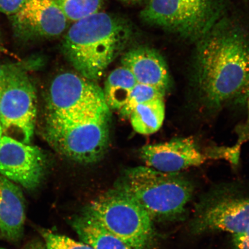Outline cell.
<instances>
[{"mask_svg": "<svg viewBox=\"0 0 249 249\" xmlns=\"http://www.w3.org/2000/svg\"><path fill=\"white\" fill-rule=\"evenodd\" d=\"M195 83L208 107L238 98L249 82V41L235 30L216 31L198 52Z\"/></svg>", "mask_w": 249, "mask_h": 249, "instance_id": "obj_1", "label": "cell"}, {"mask_svg": "<svg viewBox=\"0 0 249 249\" xmlns=\"http://www.w3.org/2000/svg\"><path fill=\"white\" fill-rule=\"evenodd\" d=\"M132 24L120 16L99 12L74 22L62 51L80 75L97 80L131 41Z\"/></svg>", "mask_w": 249, "mask_h": 249, "instance_id": "obj_2", "label": "cell"}, {"mask_svg": "<svg viewBox=\"0 0 249 249\" xmlns=\"http://www.w3.org/2000/svg\"><path fill=\"white\" fill-rule=\"evenodd\" d=\"M110 110L105 104L76 113L45 114L43 138L68 160L82 164L95 163L104 157L108 148Z\"/></svg>", "mask_w": 249, "mask_h": 249, "instance_id": "obj_3", "label": "cell"}, {"mask_svg": "<svg viewBox=\"0 0 249 249\" xmlns=\"http://www.w3.org/2000/svg\"><path fill=\"white\" fill-rule=\"evenodd\" d=\"M144 208L152 220L176 222L184 219L194 185L180 173H164L146 166L124 171L116 186Z\"/></svg>", "mask_w": 249, "mask_h": 249, "instance_id": "obj_4", "label": "cell"}, {"mask_svg": "<svg viewBox=\"0 0 249 249\" xmlns=\"http://www.w3.org/2000/svg\"><path fill=\"white\" fill-rule=\"evenodd\" d=\"M86 211L133 249H147L153 241V220L135 198L116 186L93 200Z\"/></svg>", "mask_w": 249, "mask_h": 249, "instance_id": "obj_5", "label": "cell"}, {"mask_svg": "<svg viewBox=\"0 0 249 249\" xmlns=\"http://www.w3.org/2000/svg\"><path fill=\"white\" fill-rule=\"evenodd\" d=\"M0 116L3 135L30 144L36 129L37 96L22 65H5L0 80Z\"/></svg>", "mask_w": 249, "mask_h": 249, "instance_id": "obj_6", "label": "cell"}, {"mask_svg": "<svg viewBox=\"0 0 249 249\" xmlns=\"http://www.w3.org/2000/svg\"><path fill=\"white\" fill-rule=\"evenodd\" d=\"M249 225V195L231 185L210 190L198 199L189 224L195 235L225 232L232 235Z\"/></svg>", "mask_w": 249, "mask_h": 249, "instance_id": "obj_7", "label": "cell"}, {"mask_svg": "<svg viewBox=\"0 0 249 249\" xmlns=\"http://www.w3.org/2000/svg\"><path fill=\"white\" fill-rule=\"evenodd\" d=\"M213 0H150L140 14L145 22L185 35L207 30L213 17Z\"/></svg>", "mask_w": 249, "mask_h": 249, "instance_id": "obj_8", "label": "cell"}, {"mask_svg": "<svg viewBox=\"0 0 249 249\" xmlns=\"http://www.w3.org/2000/svg\"><path fill=\"white\" fill-rule=\"evenodd\" d=\"M46 158L36 146L7 136L0 138V176L30 191L44 177Z\"/></svg>", "mask_w": 249, "mask_h": 249, "instance_id": "obj_9", "label": "cell"}, {"mask_svg": "<svg viewBox=\"0 0 249 249\" xmlns=\"http://www.w3.org/2000/svg\"><path fill=\"white\" fill-rule=\"evenodd\" d=\"M105 104L103 89L93 81L65 72L56 76L49 87L45 114L76 113Z\"/></svg>", "mask_w": 249, "mask_h": 249, "instance_id": "obj_10", "label": "cell"}, {"mask_svg": "<svg viewBox=\"0 0 249 249\" xmlns=\"http://www.w3.org/2000/svg\"><path fill=\"white\" fill-rule=\"evenodd\" d=\"M140 155L146 166L164 173H180L200 166L210 157L202 153L195 140L189 137L145 145Z\"/></svg>", "mask_w": 249, "mask_h": 249, "instance_id": "obj_11", "label": "cell"}, {"mask_svg": "<svg viewBox=\"0 0 249 249\" xmlns=\"http://www.w3.org/2000/svg\"><path fill=\"white\" fill-rule=\"evenodd\" d=\"M12 17L16 31L27 38H53L61 36L67 27L68 18L53 0H26Z\"/></svg>", "mask_w": 249, "mask_h": 249, "instance_id": "obj_12", "label": "cell"}, {"mask_svg": "<svg viewBox=\"0 0 249 249\" xmlns=\"http://www.w3.org/2000/svg\"><path fill=\"white\" fill-rule=\"evenodd\" d=\"M121 64L132 73L137 83L154 87L166 93L170 89L166 62L154 49L146 46L130 49L122 56Z\"/></svg>", "mask_w": 249, "mask_h": 249, "instance_id": "obj_13", "label": "cell"}, {"mask_svg": "<svg viewBox=\"0 0 249 249\" xmlns=\"http://www.w3.org/2000/svg\"><path fill=\"white\" fill-rule=\"evenodd\" d=\"M26 204L19 186L0 176V234L12 242L23 237Z\"/></svg>", "mask_w": 249, "mask_h": 249, "instance_id": "obj_14", "label": "cell"}, {"mask_svg": "<svg viewBox=\"0 0 249 249\" xmlns=\"http://www.w3.org/2000/svg\"><path fill=\"white\" fill-rule=\"evenodd\" d=\"M72 226L82 242L93 249H133L108 232L86 211L74 219Z\"/></svg>", "mask_w": 249, "mask_h": 249, "instance_id": "obj_15", "label": "cell"}, {"mask_svg": "<svg viewBox=\"0 0 249 249\" xmlns=\"http://www.w3.org/2000/svg\"><path fill=\"white\" fill-rule=\"evenodd\" d=\"M136 84L135 77L127 68L122 66L112 71L103 89L108 108L118 111L123 108Z\"/></svg>", "mask_w": 249, "mask_h": 249, "instance_id": "obj_16", "label": "cell"}, {"mask_svg": "<svg viewBox=\"0 0 249 249\" xmlns=\"http://www.w3.org/2000/svg\"><path fill=\"white\" fill-rule=\"evenodd\" d=\"M165 118L164 98L138 106L129 118L134 130L141 135H152L162 126Z\"/></svg>", "mask_w": 249, "mask_h": 249, "instance_id": "obj_17", "label": "cell"}, {"mask_svg": "<svg viewBox=\"0 0 249 249\" xmlns=\"http://www.w3.org/2000/svg\"><path fill=\"white\" fill-rule=\"evenodd\" d=\"M68 20L75 22L100 12L104 0H57Z\"/></svg>", "mask_w": 249, "mask_h": 249, "instance_id": "obj_18", "label": "cell"}, {"mask_svg": "<svg viewBox=\"0 0 249 249\" xmlns=\"http://www.w3.org/2000/svg\"><path fill=\"white\" fill-rule=\"evenodd\" d=\"M165 95L166 93L154 87L137 83L126 104L119 110L120 114L123 118H129L138 106L155 99L164 98Z\"/></svg>", "mask_w": 249, "mask_h": 249, "instance_id": "obj_19", "label": "cell"}, {"mask_svg": "<svg viewBox=\"0 0 249 249\" xmlns=\"http://www.w3.org/2000/svg\"><path fill=\"white\" fill-rule=\"evenodd\" d=\"M41 233L46 249H93L82 241L74 240L68 236L49 230H43Z\"/></svg>", "mask_w": 249, "mask_h": 249, "instance_id": "obj_20", "label": "cell"}, {"mask_svg": "<svg viewBox=\"0 0 249 249\" xmlns=\"http://www.w3.org/2000/svg\"><path fill=\"white\" fill-rule=\"evenodd\" d=\"M26 0H0V13L14 16L22 8Z\"/></svg>", "mask_w": 249, "mask_h": 249, "instance_id": "obj_21", "label": "cell"}, {"mask_svg": "<svg viewBox=\"0 0 249 249\" xmlns=\"http://www.w3.org/2000/svg\"><path fill=\"white\" fill-rule=\"evenodd\" d=\"M233 249H249V225L244 231L231 236Z\"/></svg>", "mask_w": 249, "mask_h": 249, "instance_id": "obj_22", "label": "cell"}, {"mask_svg": "<svg viewBox=\"0 0 249 249\" xmlns=\"http://www.w3.org/2000/svg\"><path fill=\"white\" fill-rule=\"evenodd\" d=\"M238 98L239 102L245 103V104L247 105L249 113V82L244 89L242 90Z\"/></svg>", "mask_w": 249, "mask_h": 249, "instance_id": "obj_23", "label": "cell"}, {"mask_svg": "<svg viewBox=\"0 0 249 249\" xmlns=\"http://www.w3.org/2000/svg\"><path fill=\"white\" fill-rule=\"evenodd\" d=\"M38 244H33L31 245H29V246H27V247L26 248L23 249H36L37 247H38ZM0 249H2L0 248Z\"/></svg>", "mask_w": 249, "mask_h": 249, "instance_id": "obj_24", "label": "cell"}, {"mask_svg": "<svg viewBox=\"0 0 249 249\" xmlns=\"http://www.w3.org/2000/svg\"><path fill=\"white\" fill-rule=\"evenodd\" d=\"M5 67V65H0V79H1V78L2 76L3 73H4Z\"/></svg>", "mask_w": 249, "mask_h": 249, "instance_id": "obj_25", "label": "cell"}, {"mask_svg": "<svg viewBox=\"0 0 249 249\" xmlns=\"http://www.w3.org/2000/svg\"><path fill=\"white\" fill-rule=\"evenodd\" d=\"M122 1L128 2H138L142 1V0H122Z\"/></svg>", "mask_w": 249, "mask_h": 249, "instance_id": "obj_26", "label": "cell"}, {"mask_svg": "<svg viewBox=\"0 0 249 249\" xmlns=\"http://www.w3.org/2000/svg\"><path fill=\"white\" fill-rule=\"evenodd\" d=\"M0 80H1V79H0ZM2 135H3V134H2V126H1V116H0V138H1Z\"/></svg>", "mask_w": 249, "mask_h": 249, "instance_id": "obj_27", "label": "cell"}, {"mask_svg": "<svg viewBox=\"0 0 249 249\" xmlns=\"http://www.w3.org/2000/svg\"><path fill=\"white\" fill-rule=\"evenodd\" d=\"M36 249H44V248H43L41 245L38 244V247H37Z\"/></svg>", "mask_w": 249, "mask_h": 249, "instance_id": "obj_28", "label": "cell"}, {"mask_svg": "<svg viewBox=\"0 0 249 249\" xmlns=\"http://www.w3.org/2000/svg\"><path fill=\"white\" fill-rule=\"evenodd\" d=\"M53 1H57V0H53Z\"/></svg>", "mask_w": 249, "mask_h": 249, "instance_id": "obj_29", "label": "cell"}]
</instances>
